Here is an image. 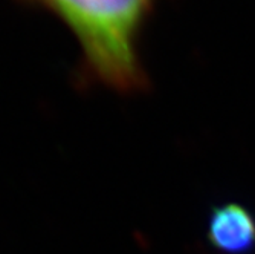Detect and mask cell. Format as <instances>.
<instances>
[{
	"mask_svg": "<svg viewBox=\"0 0 255 254\" xmlns=\"http://www.w3.org/2000/svg\"><path fill=\"white\" fill-rule=\"evenodd\" d=\"M72 32L84 75L107 89L144 86L137 38L154 0H32Z\"/></svg>",
	"mask_w": 255,
	"mask_h": 254,
	"instance_id": "1",
	"label": "cell"
},
{
	"mask_svg": "<svg viewBox=\"0 0 255 254\" xmlns=\"http://www.w3.org/2000/svg\"><path fill=\"white\" fill-rule=\"evenodd\" d=\"M208 239L226 254H246L255 247V218L240 204L219 205L208 219Z\"/></svg>",
	"mask_w": 255,
	"mask_h": 254,
	"instance_id": "2",
	"label": "cell"
}]
</instances>
